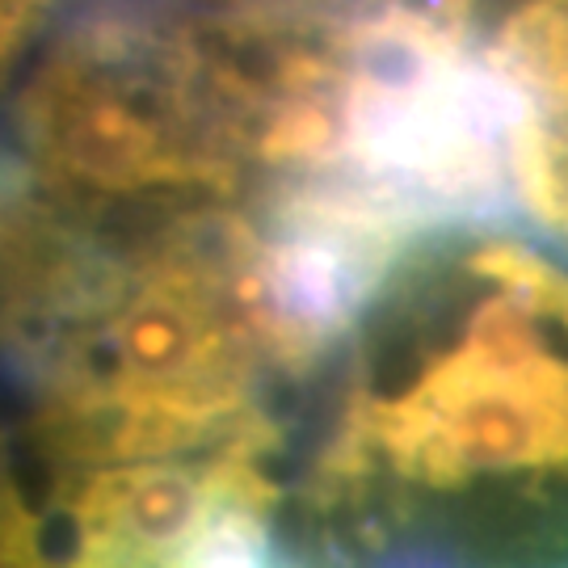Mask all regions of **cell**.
I'll use <instances>...</instances> for the list:
<instances>
[{"instance_id": "cell-1", "label": "cell", "mask_w": 568, "mask_h": 568, "mask_svg": "<svg viewBox=\"0 0 568 568\" xmlns=\"http://www.w3.org/2000/svg\"><path fill=\"white\" fill-rule=\"evenodd\" d=\"M321 568H568V248L523 215L413 227L349 304L286 443Z\"/></svg>"}, {"instance_id": "cell-4", "label": "cell", "mask_w": 568, "mask_h": 568, "mask_svg": "<svg viewBox=\"0 0 568 568\" xmlns=\"http://www.w3.org/2000/svg\"><path fill=\"white\" fill-rule=\"evenodd\" d=\"M0 568H60L47 518L30 506L21 488L9 429L0 426Z\"/></svg>"}, {"instance_id": "cell-3", "label": "cell", "mask_w": 568, "mask_h": 568, "mask_svg": "<svg viewBox=\"0 0 568 568\" xmlns=\"http://www.w3.org/2000/svg\"><path fill=\"white\" fill-rule=\"evenodd\" d=\"M316 13L328 9L333 21H354V34H366L371 42H413L443 34V26L464 0H307ZM471 9V0H467Z\"/></svg>"}, {"instance_id": "cell-2", "label": "cell", "mask_w": 568, "mask_h": 568, "mask_svg": "<svg viewBox=\"0 0 568 568\" xmlns=\"http://www.w3.org/2000/svg\"><path fill=\"white\" fill-rule=\"evenodd\" d=\"M464 68L518 215L568 248V0H471Z\"/></svg>"}, {"instance_id": "cell-5", "label": "cell", "mask_w": 568, "mask_h": 568, "mask_svg": "<svg viewBox=\"0 0 568 568\" xmlns=\"http://www.w3.org/2000/svg\"><path fill=\"white\" fill-rule=\"evenodd\" d=\"M68 9L72 0H0V110Z\"/></svg>"}]
</instances>
